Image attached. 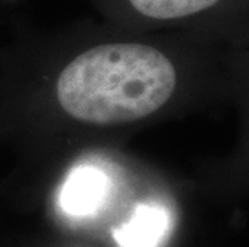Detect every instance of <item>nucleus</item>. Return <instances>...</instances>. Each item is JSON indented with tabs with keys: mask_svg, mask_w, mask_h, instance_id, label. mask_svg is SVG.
Listing matches in <instances>:
<instances>
[{
	"mask_svg": "<svg viewBox=\"0 0 249 247\" xmlns=\"http://www.w3.org/2000/svg\"><path fill=\"white\" fill-rule=\"evenodd\" d=\"M111 193L108 173L97 165L81 164L68 172L60 190V207L66 215L87 218L97 215Z\"/></svg>",
	"mask_w": 249,
	"mask_h": 247,
	"instance_id": "2",
	"label": "nucleus"
},
{
	"mask_svg": "<svg viewBox=\"0 0 249 247\" xmlns=\"http://www.w3.org/2000/svg\"><path fill=\"white\" fill-rule=\"evenodd\" d=\"M172 217L166 206L156 201L137 204L130 217L113 230L118 247H160L171 231Z\"/></svg>",
	"mask_w": 249,
	"mask_h": 247,
	"instance_id": "3",
	"label": "nucleus"
},
{
	"mask_svg": "<svg viewBox=\"0 0 249 247\" xmlns=\"http://www.w3.org/2000/svg\"><path fill=\"white\" fill-rule=\"evenodd\" d=\"M219 0H129L143 16L153 19H177L208 10Z\"/></svg>",
	"mask_w": 249,
	"mask_h": 247,
	"instance_id": "4",
	"label": "nucleus"
},
{
	"mask_svg": "<svg viewBox=\"0 0 249 247\" xmlns=\"http://www.w3.org/2000/svg\"><path fill=\"white\" fill-rule=\"evenodd\" d=\"M177 74L158 49L132 42L92 47L61 71L56 98L71 117L93 125L134 122L162 108Z\"/></svg>",
	"mask_w": 249,
	"mask_h": 247,
	"instance_id": "1",
	"label": "nucleus"
}]
</instances>
